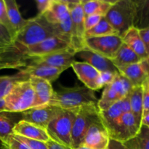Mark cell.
<instances>
[{"label":"cell","mask_w":149,"mask_h":149,"mask_svg":"<svg viewBox=\"0 0 149 149\" xmlns=\"http://www.w3.org/2000/svg\"><path fill=\"white\" fill-rule=\"evenodd\" d=\"M22 120L20 113L0 112V142L5 145L13 135V129L18 122Z\"/></svg>","instance_id":"cell-23"},{"label":"cell","mask_w":149,"mask_h":149,"mask_svg":"<svg viewBox=\"0 0 149 149\" xmlns=\"http://www.w3.org/2000/svg\"><path fill=\"white\" fill-rule=\"evenodd\" d=\"M102 17H103L97 15H92L86 16L85 19H84V27H85L86 31L95 27L100 21Z\"/></svg>","instance_id":"cell-38"},{"label":"cell","mask_w":149,"mask_h":149,"mask_svg":"<svg viewBox=\"0 0 149 149\" xmlns=\"http://www.w3.org/2000/svg\"><path fill=\"white\" fill-rule=\"evenodd\" d=\"M122 40L124 43L126 44L130 48H131L140 57L141 60L149 57L138 29H135V27L131 28L124 35Z\"/></svg>","instance_id":"cell-25"},{"label":"cell","mask_w":149,"mask_h":149,"mask_svg":"<svg viewBox=\"0 0 149 149\" xmlns=\"http://www.w3.org/2000/svg\"><path fill=\"white\" fill-rule=\"evenodd\" d=\"M0 149H6L5 146H4L3 145L1 142H0Z\"/></svg>","instance_id":"cell-48"},{"label":"cell","mask_w":149,"mask_h":149,"mask_svg":"<svg viewBox=\"0 0 149 149\" xmlns=\"http://www.w3.org/2000/svg\"><path fill=\"white\" fill-rule=\"evenodd\" d=\"M139 33L149 56V27L142 29V30H139Z\"/></svg>","instance_id":"cell-42"},{"label":"cell","mask_w":149,"mask_h":149,"mask_svg":"<svg viewBox=\"0 0 149 149\" xmlns=\"http://www.w3.org/2000/svg\"><path fill=\"white\" fill-rule=\"evenodd\" d=\"M79 79L85 87L95 92L101 89L100 84V72L87 63L74 61L71 65Z\"/></svg>","instance_id":"cell-14"},{"label":"cell","mask_w":149,"mask_h":149,"mask_svg":"<svg viewBox=\"0 0 149 149\" xmlns=\"http://www.w3.org/2000/svg\"><path fill=\"white\" fill-rule=\"evenodd\" d=\"M13 134L44 143H47L50 139L46 130L24 120H20L16 124L13 129Z\"/></svg>","instance_id":"cell-18"},{"label":"cell","mask_w":149,"mask_h":149,"mask_svg":"<svg viewBox=\"0 0 149 149\" xmlns=\"http://www.w3.org/2000/svg\"><path fill=\"white\" fill-rule=\"evenodd\" d=\"M68 7L69 8L70 17L72 22L73 29L76 36L79 40L84 45L85 42V27H84V19L85 15L83 10L82 0L77 1H67ZM86 48V47H85Z\"/></svg>","instance_id":"cell-15"},{"label":"cell","mask_w":149,"mask_h":149,"mask_svg":"<svg viewBox=\"0 0 149 149\" xmlns=\"http://www.w3.org/2000/svg\"><path fill=\"white\" fill-rule=\"evenodd\" d=\"M13 45V37L10 32L0 25V55Z\"/></svg>","instance_id":"cell-35"},{"label":"cell","mask_w":149,"mask_h":149,"mask_svg":"<svg viewBox=\"0 0 149 149\" xmlns=\"http://www.w3.org/2000/svg\"><path fill=\"white\" fill-rule=\"evenodd\" d=\"M99 121L101 119L97 105H86L78 108L71 132L73 149L82 146L84 136L90 127Z\"/></svg>","instance_id":"cell-6"},{"label":"cell","mask_w":149,"mask_h":149,"mask_svg":"<svg viewBox=\"0 0 149 149\" xmlns=\"http://www.w3.org/2000/svg\"><path fill=\"white\" fill-rule=\"evenodd\" d=\"M29 81L34 91L33 107L47 105L54 92L52 84L47 80L35 77H29Z\"/></svg>","instance_id":"cell-20"},{"label":"cell","mask_w":149,"mask_h":149,"mask_svg":"<svg viewBox=\"0 0 149 149\" xmlns=\"http://www.w3.org/2000/svg\"><path fill=\"white\" fill-rule=\"evenodd\" d=\"M65 68H54L42 64H35L29 63L27 66L20 70V72L27 75L28 77H35L47 80L52 84L55 81L63 71Z\"/></svg>","instance_id":"cell-19"},{"label":"cell","mask_w":149,"mask_h":149,"mask_svg":"<svg viewBox=\"0 0 149 149\" xmlns=\"http://www.w3.org/2000/svg\"><path fill=\"white\" fill-rule=\"evenodd\" d=\"M36 7L39 15H42L51 6L52 0H36Z\"/></svg>","instance_id":"cell-40"},{"label":"cell","mask_w":149,"mask_h":149,"mask_svg":"<svg viewBox=\"0 0 149 149\" xmlns=\"http://www.w3.org/2000/svg\"><path fill=\"white\" fill-rule=\"evenodd\" d=\"M58 36L53 26L43 15H37L28 20L26 26L16 33L13 39L12 49L15 53L24 56L26 49L49 38Z\"/></svg>","instance_id":"cell-1"},{"label":"cell","mask_w":149,"mask_h":149,"mask_svg":"<svg viewBox=\"0 0 149 149\" xmlns=\"http://www.w3.org/2000/svg\"><path fill=\"white\" fill-rule=\"evenodd\" d=\"M128 112H130L129 108L122 100L111 106L108 110L100 111L101 122L108 131L110 138L116 139L122 115Z\"/></svg>","instance_id":"cell-11"},{"label":"cell","mask_w":149,"mask_h":149,"mask_svg":"<svg viewBox=\"0 0 149 149\" xmlns=\"http://www.w3.org/2000/svg\"><path fill=\"white\" fill-rule=\"evenodd\" d=\"M97 102L95 91L84 85L77 84L72 87H61L59 90H54L48 104L68 110L86 105H97Z\"/></svg>","instance_id":"cell-2"},{"label":"cell","mask_w":149,"mask_h":149,"mask_svg":"<svg viewBox=\"0 0 149 149\" xmlns=\"http://www.w3.org/2000/svg\"><path fill=\"white\" fill-rule=\"evenodd\" d=\"M135 8V0H116L105 16L122 38L133 27Z\"/></svg>","instance_id":"cell-3"},{"label":"cell","mask_w":149,"mask_h":149,"mask_svg":"<svg viewBox=\"0 0 149 149\" xmlns=\"http://www.w3.org/2000/svg\"><path fill=\"white\" fill-rule=\"evenodd\" d=\"M77 52L74 50H66L55 52L41 57L28 58L29 63L35 64H42L54 68H60L68 69L71 67L75 61Z\"/></svg>","instance_id":"cell-12"},{"label":"cell","mask_w":149,"mask_h":149,"mask_svg":"<svg viewBox=\"0 0 149 149\" xmlns=\"http://www.w3.org/2000/svg\"><path fill=\"white\" fill-rule=\"evenodd\" d=\"M114 35L119 36L117 31L113 29V26L109 23L106 17H103L95 27L86 31L85 37H99Z\"/></svg>","instance_id":"cell-32"},{"label":"cell","mask_w":149,"mask_h":149,"mask_svg":"<svg viewBox=\"0 0 149 149\" xmlns=\"http://www.w3.org/2000/svg\"><path fill=\"white\" fill-rule=\"evenodd\" d=\"M122 44V38L117 35L88 37L84 42L86 48L109 60L114 58Z\"/></svg>","instance_id":"cell-8"},{"label":"cell","mask_w":149,"mask_h":149,"mask_svg":"<svg viewBox=\"0 0 149 149\" xmlns=\"http://www.w3.org/2000/svg\"><path fill=\"white\" fill-rule=\"evenodd\" d=\"M76 56L81 58L84 62L91 65L99 72H111L113 74L119 73L111 60L101 56L87 48H84L77 52Z\"/></svg>","instance_id":"cell-17"},{"label":"cell","mask_w":149,"mask_h":149,"mask_svg":"<svg viewBox=\"0 0 149 149\" xmlns=\"http://www.w3.org/2000/svg\"><path fill=\"white\" fill-rule=\"evenodd\" d=\"M135 15L133 27L138 30L149 27V0H135Z\"/></svg>","instance_id":"cell-28"},{"label":"cell","mask_w":149,"mask_h":149,"mask_svg":"<svg viewBox=\"0 0 149 149\" xmlns=\"http://www.w3.org/2000/svg\"><path fill=\"white\" fill-rule=\"evenodd\" d=\"M4 146L6 149H31L26 144L17 139L14 135L10 137L7 144Z\"/></svg>","instance_id":"cell-37"},{"label":"cell","mask_w":149,"mask_h":149,"mask_svg":"<svg viewBox=\"0 0 149 149\" xmlns=\"http://www.w3.org/2000/svg\"><path fill=\"white\" fill-rule=\"evenodd\" d=\"M6 9H7V15L10 23L14 29L15 34L17 32L21 29H23L26 23H28L29 19H24L22 17L19 10L18 5L15 0H4Z\"/></svg>","instance_id":"cell-29"},{"label":"cell","mask_w":149,"mask_h":149,"mask_svg":"<svg viewBox=\"0 0 149 149\" xmlns=\"http://www.w3.org/2000/svg\"><path fill=\"white\" fill-rule=\"evenodd\" d=\"M29 60L26 57L14 55H0V71L3 69H17L18 71L26 68Z\"/></svg>","instance_id":"cell-30"},{"label":"cell","mask_w":149,"mask_h":149,"mask_svg":"<svg viewBox=\"0 0 149 149\" xmlns=\"http://www.w3.org/2000/svg\"><path fill=\"white\" fill-rule=\"evenodd\" d=\"M77 149H90V148H85V147H80V148H77Z\"/></svg>","instance_id":"cell-49"},{"label":"cell","mask_w":149,"mask_h":149,"mask_svg":"<svg viewBox=\"0 0 149 149\" xmlns=\"http://www.w3.org/2000/svg\"><path fill=\"white\" fill-rule=\"evenodd\" d=\"M66 50L75 51L69 42L58 36H54L29 47L25 52L24 56L27 58H35Z\"/></svg>","instance_id":"cell-9"},{"label":"cell","mask_w":149,"mask_h":149,"mask_svg":"<svg viewBox=\"0 0 149 149\" xmlns=\"http://www.w3.org/2000/svg\"><path fill=\"white\" fill-rule=\"evenodd\" d=\"M107 149H129L124 143L110 138Z\"/></svg>","instance_id":"cell-43"},{"label":"cell","mask_w":149,"mask_h":149,"mask_svg":"<svg viewBox=\"0 0 149 149\" xmlns=\"http://www.w3.org/2000/svg\"><path fill=\"white\" fill-rule=\"evenodd\" d=\"M110 137L101 121L95 122L87 130L82 146L90 149H107Z\"/></svg>","instance_id":"cell-13"},{"label":"cell","mask_w":149,"mask_h":149,"mask_svg":"<svg viewBox=\"0 0 149 149\" xmlns=\"http://www.w3.org/2000/svg\"><path fill=\"white\" fill-rule=\"evenodd\" d=\"M46 144L49 149H66L65 148H64L63 146H62L61 145H60V144L57 143L55 141H52L51 139H49V141L46 143Z\"/></svg>","instance_id":"cell-44"},{"label":"cell","mask_w":149,"mask_h":149,"mask_svg":"<svg viewBox=\"0 0 149 149\" xmlns=\"http://www.w3.org/2000/svg\"><path fill=\"white\" fill-rule=\"evenodd\" d=\"M115 1L82 0L84 15L86 17V16L92 15H97L105 17Z\"/></svg>","instance_id":"cell-26"},{"label":"cell","mask_w":149,"mask_h":149,"mask_svg":"<svg viewBox=\"0 0 149 149\" xmlns=\"http://www.w3.org/2000/svg\"><path fill=\"white\" fill-rule=\"evenodd\" d=\"M124 144L129 149H149V128L141 126L138 133Z\"/></svg>","instance_id":"cell-33"},{"label":"cell","mask_w":149,"mask_h":149,"mask_svg":"<svg viewBox=\"0 0 149 149\" xmlns=\"http://www.w3.org/2000/svg\"><path fill=\"white\" fill-rule=\"evenodd\" d=\"M133 87L131 81L119 73L112 83L105 87L97 104L99 111H105L108 110L111 106L128 95Z\"/></svg>","instance_id":"cell-7"},{"label":"cell","mask_w":149,"mask_h":149,"mask_svg":"<svg viewBox=\"0 0 149 149\" xmlns=\"http://www.w3.org/2000/svg\"><path fill=\"white\" fill-rule=\"evenodd\" d=\"M29 79V77L20 71L14 75L0 76V99H4L10 93L16 83Z\"/></svg>","instance_id":"cell-31"},{"label":"cell","mask_w":149,"mask_h":149,"mask_svg":"<svg viewBox=\"0 0 149 149\" xmlns=\"http://www.w3.org/2000/svg\"><path fill=\"white\" fill-rule=\"evenodd\" d=\"M141 127V125H138L136 122L133 114L131 112L124 113L121 119L116 140L122 143L129 141L138 133Z\"/></svg>","instance_id":"cell-21"},{"label":"cell","mask_w":149,"mask_h":149,"mask_svg":"<svg viewBox=\"0 0 149 149\" xmlns=\"http://www.w3.org/2000/svg\"><path fill=\"white\" fill-rule=\"evenodd\" d=\"M63 111V109L51 105L33 107L20 113L22 120L46 130L49 122Z\"/></svg>","instance_id":"cell-10"},{"label":"cell","mask_w":149,"mask_h":149,"mask_svg":"<svg viewBox=\"0 0 149 149\" xmlns=\"http://www.w3.org/2000/svg\"><path fill=\"white\" fill-rule=\"evenodd\" d=\"M118 74H113L111 72H100V84L101 88L112 83Z\"/></svg>","instance_id":"cell-39"},{"label":"cell","mask_w":149,"mask_h":149,"mask_svg":"<svg viewBox=\"0 0 149 149\" xmlns=\"http://www.w3.org/2000/svg\"><path fill=\"white\" fill-rule=\"evenodd\" d=\"M143 87V116L149 113V91L146 87Z\"/></svg>","instance_id":"cell-41"},{"label":"cell","mask_w":149,"mask_h":149,"mask_svg":"<svg viewBox=\"0 0 149 149\" xmlns=\"http://www.w3.org/2000/svg\"><path fill=\"white\" fill-rule=\"evenodd\" d=\"M45 20L50 24L62 23L70 17L69 8L67 1L65 0H52L51 6L43 15Z\"/></svg>","instance_id":"cell-22"},{"label":"cell","mask_w":149,"mask_h":149,"mask_svg":"<svg viewBox=\"0 0 149 149\" xmlns=\"http://www.w3.org/2000/svg\"><path fill=\"white\" fill-rule=\"evenodd\" d=\"M0 25L4 26L10 32L13 39L15 35V32L14 29L10 23V20H9L4 0H0Z\"/></svg>","instance_id":"cell-34"},{"label":"cell","mask_w":149,"mask_h":149,"mask_svg":"<svg viewBox=\"0 0 149 149\" xmlns=\"http://www.w3.org/2000/svg\"><path fill=\"white\" fill-rule=\"evenodd\" d=\"M14 135V134H13ZM16 138L20 141L24 143L25 144L28 146L31 149H49L46 143L41 142V141H34V140L28 139V138H23V137L18 136V135H14Z\"/></svg>","instance_id":"cell-36"},{"label":"cell","mask_w":149,"mask_h":149,"mask_svg":"<svg viewBox=\"0 0 149 149\" xmlns=\"http://www.w3.org/2000/svg\"><path fill=\"white\" fill-rule=\"evenodd\" d=\"M141 126H145L149 128V113L144 115L141 120Z\"/></svg>","instance_id":"cell-45"},{"label":"cell","mask_w":149,"mask_h":149,"mask_svg":"<svg viewBox=\"0 0 149 149\" xmlns=\"http://www.w3.org/2000/svg\"><path fill=\"white\" fill-rule=\"evenodd\" d=\"M111 61L119 72H120L129 65L140 62L141 59L131 48L123 42L114 58Z\"/></svg>","instance_id":"cell-24"},{"label":"cell","mask_w":149,"mask_h":149,"mask_svg":"<svg viewBox=\"0 0 149 149\" xmlns=\"http://www.w3.org/2000/svg\"><path fill=\"white\" fill-rule=\"evenodd\" d=\"M143 85L144 87H146V88H147V90H148V91H149V79H148V81H146V82L144 83V84H143Z\"/></svg>","instance_id":"cell-47"},{"label":"cell","mask_w":149,"mask_h":149,"mask_svg":"<svg viewBox=\"0 0 149 149\" xmlns=\"http://www.w3.org/2000/svg\"><path fill=\"white\" fill-rule=\"evenodd\" d=\"M34 91L29 79L16 83L4 98V111L22 113L33 107Z\"/></svg>","instance_id":"cell-5"},{"label":"cell","mask_w":149,"mask_h":149,"mask_svg":"<svg viewBox=\"0 0 149 149\" xmlns=\"http://www.w3.org/2000/svg\"><path fill=\"white\" fill-rule=\"evenodd\" d=\"M77 110L78 108L63 110L46 128L49 138L66 149H73L71 132Z\"/></svg>","instance_id":"cell-4"},{"label":"cell","mask_w":149,"mask_h":149,"mask_svg":"<svg viewBox=\"0 0 149 149\" xmlns=\"http://www.w3.org/2000/svg\"><path fill=\"white\" fill-rule=\"evenodd\" d=\"M119 73L127 78L134 87L143 86L149 79V57L129 65Z\"/></svg>","instance_id":"cell-16"},{"label":"cell","mask_w":149,"mask_h":149,"mask_svg":"<svg viewBox=\"0 0 149 149\" xmlns=\"http://www.w3.org/2000/svg\"><path fill=\"white\" fill-rule=\"evenodd\" d=\"M143 86L134 87L129 94L131 113L133 114L136 122L141 126L143 117Z\"/></svg>","instance_id":"cell-27"},{"label":"cell","mask_w":149,"mask_h":149,"mask_svg":"<svg viewBox=\"0 0 149 149\" xmlns=\"http://www.w3.org/2000/svg\"><path fill=\"white\" fill-rule=\"evenodd\" d=\"M4 111V99H0V112Z\"/></svg>","instance_id":"cell-46"}]
</instances>
